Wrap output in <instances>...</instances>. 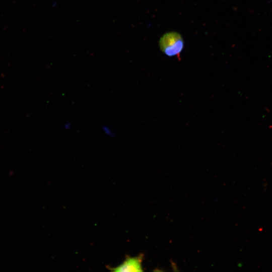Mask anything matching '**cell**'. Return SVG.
Segmentation results:
<instances>
[{
  "label": "cell",
  "instance_id": "277c9868",
  "mask_svg": "<svg viewBox=\"0 0 272 272\" xmlns=\"http://www.w3.org/2000/svg\"><path fill=\"white\" fill-rule=\"evenodd\" d=\"M71 127V123L70 122H65L64 124L65 130H69Z\"/></svg>",
  "mask_w": 272,
  "mask_h": 272
},
{
  "label": "cell",
  "instance_id": "3957f363",
  "mask_svg": "<svg viewBox=\"0 0 272 272\" xmlns=\"http://www.w3.org/2000/svg\"><path fill=\"white\" fill-rule=\"evenodd\" d=\"M102 129L104 133L107 136L111 138H114L115 135V132L109 126L106 125H103L102 127Z\"/></svg>",
  "mask_w": 272,
  "mask_h": 272
},
{
  "label": "cell",
  "instance_id": "7a4b0ae2",
  "mask_svg": "<svg viewBox=\"0 0 272 272\" xmlns=\"http://www.w3.org/2000/svg\"><path fill=\"white\" fill-rule=\"evenodd\" d=\"M144 255L140 254L135 257L126 256L122 263L116 267H108V269L115 272H134L143 271L142 262Z\"/></svg>",
  "mask_w": 272,
  "mask_h": 272
},
{
  "label": "cell",
  "instance_id": "6da1fadb",
  "mask_svg": "<svg viewBox=\"0 0 272 272\" xmlns=\"http://www.w3.org/2000/svg\"><path fill=\"white\" fill-rule=\"evenodd\" d=\"M161 50L166 55L177 56L179 58L183 49V41L180 34L169 32L164 34L159 42Z\"/></svg>",
  "mask_w": 272,
  "mask_h": 272
}]
</instances>
